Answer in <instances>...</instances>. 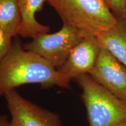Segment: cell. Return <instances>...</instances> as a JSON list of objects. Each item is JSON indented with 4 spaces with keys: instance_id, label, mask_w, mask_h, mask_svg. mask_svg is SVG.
Here are the masks:
<instances>
[{
    "instance_id": "6da1fadb",
    "label": "cell",
    "mask_w": 126,
    "mask_h": 126,
    "mask_svg": "<svg viewBox=\"0 0 126 126\" xmlns=\"http://www.w3.org/2000/svg\"><path fill=\"white\" fill-rule=\"evenodd\" d=\"M70 82L49 62L25 50L19 40L12 43L0 62V97L23 85L38 83L45 89L57 86L70 89Z\"/></svg>"
},
{
    "instance_id": "7a4b0ae2",
    "label": "cell",
    "mask_w": 126,
    "mask_h": 126,
    "mask_svg": "<svg viewBox=\"0 0 126 126\" xmlns=\"http://www.w3.org/2000/svg\"><path fill=\"white\" fill-rule=\"evenodd\" d=\"M65 24L86 35L97 37L118 19L103 0H46Z\"/></svg>"
},
{
    "instance_id": "3957f363",
    "label": "cell",
    "mask_w": 126,
    "mask_h": 126,
    "mask_svg": "<svg viewBox=\"0 0 126 126\" xmlns=\"http://www.w3.org/2000/svg\"><path fill=\"white\" fill-rule=\"evenodd\" d=\"M75 81L82 90L89 126H118L126 122V100L110 93L89 74Z\"/></svg>"
},
{
    "instance_id": "277c9868",
    "label": "cell",
    "mask_w": 126,
    "mask_h": 126,
    "mask_svg": "<svg viewBox=\"0 0 126 126\" xmlns=\"http://www.w3.org/2000/svg\"><path fill=\"white\" fill-rule=\"evenodd\" d=\"M86 36L79 30L63 24L59 31L39 34L23 46L26 50L42 57L57 70L64 64L71 50Z\"/></svg>"
},
{
    "instance_id": "5b68a950",
    "label": "cell",
    "mask_w": 126,
    "mask_h": 126,
    "mask_svg": "<svg viewBox=\"0 0 126 126\" xmlns=\"http://www.w3.org/2000/svg\"><path fill=\"white\" fill-rule=\"evenodd\" d=\"M11 126H63L60 116L25 99L16 89L5 94Z\"/></svg>"
},
{
    "instance_id": "8992f818",
    "label": "cell",
    "mask_w": 126,
    "mask_h": 126,
    "mask_svg": "<svg viewBox=\"0 0 126 126\" xmlns=\"http://www.w3.org/2000/svg\"><path fill=\"white\" fill-rule=\"evenodd\" d=\"M89 75L110 93L126 100V67L108 50L100 48Z\"/></svg>"
},
{
    "instance_id": "52a82bcc",
    "label": "cell",
    "mask_w": 126,
    "mask_h": 126,
    "mask_svg": "<svg viewBox=\"0 0 126 126\" xmlns=\"http://www.w3.org/2000/svg\"><path fill=\"white\" fill-rule=\"evenodd\" d=\"M100 48L95 36H85L57 70L71 81L89 74L94 67Z\"/></svg>"
},
{
    "instance_id": "ba28073f",
    "label": "cell",
    "mask_w": 126,
    "mask_h": 126,
    "mask_svg": "<svg viewBox=\"0 0 126 126\" xmlns=\"http://www.w3.org/2000/svg\"><path fill=\"white\" fill-rule=\"evenodd\" d=\"M46 0H18L21 14L18 35L25 38H34L39 34L50 31L49 26L43 25L36 18V14L42 9Z\"/></svg>"
},
{
    "instance_id": "9c48e42d",
    "label": "cell",
    "mask_w": 126,
    "mask_h": 126,
    "mask_svg": "<svg viewBox=\"0 0 126 126\" xmlns=\"http://www.w3.org/2000/svg\"><path fill=\"white\" fill-rule=\"evenodd\" d=\"M101 48H105L126 67V21L118 19L117 23L97 36Z\"/></svg>"
},
{
    "instance_id": "30bf717a",
    "label": "cell",
    "mask_w": 126,
    "mask_h": 126,
    "mask_svg": "<svg viewBox=\"0 0 126 126\" xmlns=\"http://www.w3.org/2000/svg\"><path fill=\"white\" fill-rule=\"evenodd\" d=\"M21 20L18 0H0V28L15 37L18 35Z\"/></svg>"
},
{
    "instance_id": "8fae6325",
    "label": "cell",
    "mask_w": 126,
    "mask_h": 126,
    "mask_svg": "<svg viewBox=\"0 0 126 126\" xmlns=\"http://www.w3.org/2000/svg\"><path fill=\"white\" fill-rule=\"evenodd\" d=\"M117 19H125L126 0H103Z\"/></svg>"
},
{
    "instance_id": "7c38bea8",
    "label": "cell",
    "mask_w": 126,
    "mask_h": 126,
    "mask_svg": "<svg viewBox=\"0 0 126 126\" xmlns=\"http://www.w3.org/2000/svg\"><path fill=\"white\" fill-rule=\"evenodd\" d=\"M12 37L0 28V62L7 55L13 42Z\"/></svg>"
},
{
    "instance_id": "4fadbf2b",
    "label": "cell",
    "mask_w": 126,
    "mask_h": 126,
    "mask_svg": "<svg viewBox=\"0 0 126 126\" xmlns=\"http://www.w3.org/2000/svg\"><path fill=\"white\" fill-rule=\"evenodd\" d=\"M0 126H11L10 121L5 114H0Z\"/></svg>"
},
{
    "instance_id": "5bb4252c",
    "label": "cell",
    "mask_w": 126,
    "mask_h": 126,
    "mask_svg": "<svg viewBox=\"0 0 126 126\" xmlns=\"http://www.w3.org/2000/svg\"><path fill=\"white\" fill-rule=\"evenodd\" d=\"M118 126H126V122L120 124V125H119Z\"/></svg>"
},
{
    "instance_id": "9a60e30c",
    "label": "cell",
    "mask_w": 126,
    "mask_h": 126,
    "mask_svg": "<svg viewBox=\"0 0 126 126\" xmlns=\"http://www.w3.org/2000/svg\"><path fill=\"white\" fill-rule=\"evenodd\" d=\"M126 21V17H125V19H124Z\"/></svg>"
}]
</instances>
